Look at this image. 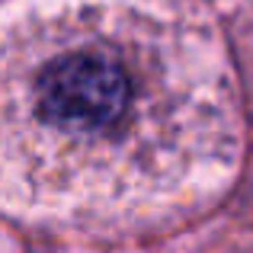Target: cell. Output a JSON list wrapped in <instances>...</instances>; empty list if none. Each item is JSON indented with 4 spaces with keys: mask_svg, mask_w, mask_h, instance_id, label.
I'll return each mask as SVG.
<instances>
[{
    "mask_svg": "<svg viewBox=\"0 0 253 253\" xmlns=\"http://www.w3.org/2000/svg\"><path fill=\"white\" fill-rule=\"evenodd\" d=\"M234 86L205 32L125 0L0 10V209L138 221L218 186Z\"/></svg>",
    "mask_w": 253,
    "mask_h": 253,
    "instance_id": "6da1fadb",
    "label": "cell"
}]
</instances>
